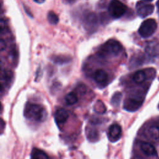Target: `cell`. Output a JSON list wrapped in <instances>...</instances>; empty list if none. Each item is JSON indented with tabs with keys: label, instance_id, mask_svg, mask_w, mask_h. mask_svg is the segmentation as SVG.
I'll return each mask as SVG.
<instances>
[{
	"label": "cell",
	"instance_id": "obj_18",
	"mask_svg": "<svg viewBox=\"0 0 159 159\" xmlns=\"http://www.w3.org/2000/svg\"><path fill=\"white\" fill-rule=\"evenodd\" d=\"M47 20L50 24L56 25L59 21V18L53 11H49L47 14Z\"/></svg>",
	"mask_w": 159,
	"mask_h": 159
},
{
	"label": "cell",
	"instance_id": "obj_20",
	"mask_svg": "<svg viewBox=\"0 0 159 159\" xmlns=\"http://www.w3.org/2000/svg\"><path fill=\"white\" fill-rule=\"evenodd\" d=\"M121 99V94L120 93H116L114 94L112 99V102L114 104H119V103Z\"/></svg>",
	"mask_w": 159,
	"mask_h": 159
},
{
	"label": "cell",
	"instance_id": "obj_14",
	"mask_svg": "<svg viewBox=\"0 0 159 159\" xmlns=\"http://www.w3.org/2000/svg\"><path fill=\"white\" fill-rule=\"evenodd\" d=\"M31 159H48V156L42 150L34 148L31 152Z\"/></svg>",
	"mask_w": 159,
	"mask_h": 159
},
{
	"label": "cell",
	"instance_id": "obj_29",
	"mask_svg": "<svg viewBox=\"0 0 159 159\" xmlns=\"http://www.w3.org/2000/svg\"><path fill=\"white\" fill-rule=\"evenodd\" d=\"M1 109V102H0V109Z\"/></svg>",
	"mask_w": 159,
	"mask_h": 159
},
{
	"label": "cell",
	"instance_id": "obj_25",
	"mask_svg": "<svg viewBox=\"0 0 159 159\" xmlns=\"http://www.w3.org/2000/svg\"><path fill=\"white\" fill-rule=\"evenodd\" d=\"M66 1L70 3H72V2H74L76 0H66Z\"/></svg>",
	"mask_w": 159,
	"mask_h": 159
},
{
	"label": "cell",
	"instance_id": "obj_15",
	"mask_svg": "<svg viewBox=\"0 0 159 159\" xmlns=\"http://www.w3.org/2000/svg\"><path fill=\"white\" fill-rule=\"evenodd\" d=\"M146 51L147 53L152 56V55H155L159 51V44L157 42H150L147 48Z\"/></svg>",
	"mask_w": 159,
	"mask_h": 159
},
{
	"label": "cell",
	"instance_id": "obj_24",
	"mask_svg": "<svg viewBox=\"0 0 159 159\" xmlns=\"http://www.w3.org/2000/svg\"><path fill=\"white\" fill-rule=\"evenodd\" d=\"M33 1H35L37 3H39V4H42L45 1V0H33Z\"/></svg>",
	"mask_w": 159,
	"mask_h": 159
},
{
	"label": "cell",
	"instance_id": "obj_17",
	"mask_svg": "<svg viewBox=\"0 0 159 159\" xmlns=\"http://www.w3.org/2000/svg\"><path fill=\"white\" fill-rule=\"evenodd\" d=\"M65 99L68 104L73 105L78 101V97L74 92H70L66 95Z\"/></svg>",
	"mask_w": 159,
	"mask_h": 159
},
{
	"label": "cell",
	"instance_id": "obj_10",
	"mask_svg": "<svg viewBox=\"0 0 159 159\" xmlns=\"http://www.w3.org/2000/svg\"><path fill=\"white\" fill-rule=\"evenodd\" d=\"M68 112L64 109H57L54 114V117L57 123L61 124H64L68 119Z\"/></svg>",
	"mask_w": 159,
	"mask_h": 159
},
{
	"label": "cell",
	"instance_id": "obj_28",
	"mask_svg": "<svg viewBox=\"0 0 159 159\" xmlns=\"http://www.w3.org/2000/svg\"><path fill=\"white\" fill-rule=\"evenodd\" d=\"M144 1H152L153 0H144Z\"/></svg>",
	"mask_w": 159,
	"mask_h": 159
},
{
	"label": "cell",
	"instance_id": "obj_27",
	"mask_svg": "<svg viewBox=\"0 0 159 159\" xmlns=\"http://www.w3.org/2000/svg\"><path fill=\"white\" fill-rule=\"evenodd\" d=\"M157 6H158V10H159V1H158L157 2Z\"/></svg>",
	"mask_w": 159,
	"mask_h": 159
},
{
	"label": "cell",
	"instance_id": "obj_26",
	"mask_svg": "<svg viewBox=\"0 0 159 159\" xmlns=\"http://www.w3.org/2000/svg\"><path fill=\"white\" fill-rule=\"evenodd\" d=\"M3 89V86L2 85V84L0 83V91H1Z\"/></svg>",
	"mask_w": 159,
	"mask_h": 159
},
{
	"label": "cell",
	"instance_id": "obj_4",
	"mask_svg": "<svg viewBox=\"0 0 159 159\" xmlns=\"http://www.w3.org/2000/svg\"><path fill=\"white\" fill-rule=\"evenodd\" d=\"M109 12L114 18H119L127 11V6L119 0H111L109 5Z\"/></svg>",
	"mask_w": 159,
	"mask_h": 159
},
{
	"label": "cell",
	"instance_id": "obj_3",
	"mask_svg": "<svg viewBox=\"0 0 159 159\" xmlns=\"http://www.w3.org/2000/svg\"><path fill=\"white\" fill-rule=\"evenodd\" d=\"M157 28V23L153 19H148L144 20L139 29V34L143 38L152 36Z\"/></svg>",
	"mask_w": 159,
	"mask_h": 159
},
{
	"label": "cell",
	"instance_id": "obj_2",
	"mask_svg": "<svg viewBox=\"0 0 159 159\" xmlns=\"http://www.w3.org/2000/svg\"><path fill=\"white\" fill-rule=\"evenodd\" d=\"M122 48V45L118 41L109 39L102 45L98 53L102 57H112L118 55Z\"/></svg>",
	"mask_w": 159,
	"mask_h": 159
},
{
	"label": "cell",
	"instance_id": "obj_13",
	"mask_svg": "<svg viewBox=\"0 0 159 159\" xmlns=\"http://www.w3.org/2000/svg\"><path fill=\"white\" fill-rule=\"evenodd\" d=\"M147 134L150 139L157 140L159 139V127L157 125H152L148 128Z\"/></svg>",
	"mask_w": 159,
	"mask_h": 159
},
{
	"label": "cell",
	"instance_id": "obj_8",
	"mask_svg": "<svg viewBox=\"0 0 159 159\" xmlns=\"http://www.w3.org/2000/svg\"><path fill=\"white\" fill-rule=\"evenodd\" d=\"M122 129L121 127L117 124L111 125L108 130V137L112 142H116L121 137Z\"/></svg>",
	"mask_w": 159,
	"mask_h": 159
},
{
	"label": "cell",
	"instance_id": "obj_23",
	"mask_svg": "<svg viewBox=\"0 0 159 159\" xmlns=\"http://www.w3.org/2000/svg\"><path fill=\"white\" fill-rule=\"evenodd\" d=\"M4 128H5V122L1 118H0V134H1L3 132Z\"/></svg>",
	"mask_w": 159,
	"mask_h": 159
},
{
	"label": "cell",
	"instance_id": "obj_16",
	"mask_svg": "<svg viewBox=\"0 0 159 159\" xmlns=\"http://www.w3.org/2000/svg\"><path fill=\"white\" fill-rule=\"evenodd\" d=\"M12 77L13 73L11 70L0 66V80L10 81Z\"/></svg>",
	"mask_w": 159,
	"mask_h": 159
},
{
	"label": "cell",
	"instance_id": "obj_1",
	"mask_svg": "<svg viewBox=\"0 0 159 159\" xmlns=\"http://www.w3.org/2000/svg\"><path fill=\"white\" fill-rule=\"evenodd\" d=\"M24 116L29 120L41 122L45 119L46 112L41 105L30 102L25 106Z\"/></svg>",
	"mask_w": 159,
	"mask_h": 159
},
{
	"label": "cell",
	"instance_id": "obj_9",
	"mask_svg": "<svg viewBox=\"0 0 159 159\" xmlns=\"http://www.w3.org/2000/svg\"><path fill=\"white\" fill-rule=\"evenodd\" d=\"M84 25L88 30H93V29H95L98 24V20L96 14L93 12L88 14L84 18Z\"/></svg>",
	"mask_w": 159,
	"mask_h": 159
},
{
	"label": "cell",
	"instance_id": "obj_19",
	"mask_svg": "<svg viewBox=\"0 0 159 159\" xmlns=\"http://www.w3.org/2000/svg\"><path fill=\"white\" fill-rule=\"evenodd\" d=\"M53 60L55 63H58V64H62V63H68L70 59L65 56H55L53 58Z\"/></svg>",
	"mask_w": 159,
	"mask_h": 159
},
{
	"label": "cell",
	"instance_id": "obj_21",
	"mask_svg": "<svg viewBox=\"0 0 159 159\" xmlns=\"http://www.w3.org/2000/svg\"><path fill=\"white\" fill-rule=\"evenodd\" d=\"M7 28V23L5 20L1 19H0V32H4Z\"/></svg>",
	"mask_w": 159,
	"mask_h": 159
},
{
	"label": "cell",
	"instance_id": "obj_6",
	"mask_svg": "<svg viewBox=\"0 0 159 159\" xmlns=\"http://www.w3.org/2000/svg\"><path fill=\"white\" fill-rule=\"evenodd\" d=\"M136 10L138 16L142 18H144L153 13L154 6L151 4L144 2H138L136 4Z\"/></svg>",
	"mask_w": 159,
	"mask_h": 159
},
{
	"label": "cell",
	"instance_id": "obj_5",
	"mask_svg": "<svg viewBox=\"0 0 159 159\" xmlns=\"http://www.w3.org/2000/svg\"><path fill=\"white\" fill-rule=\"evenodd\" d=\"M155 75V70L153 68H148L145 70H140L135 72L133 76V80L139 84L144 82L148 77L152 79Z\"/></svg>",
	"mask_w": 159,
	"mask_h": 159
},
{
	"label": "cell",
	"instance_id": "obj_11",
	"mask_svg": "<svg viewBox=\"0 0 159 159\" xmlns=\"http://www.w3.org/2000/svg\"><path fill=\"white\" fill-rule=\"evenodd\" d=\"M140 147L142 151L147 156H155L157 153L155 147L149 142H142Z\"/></svg>",
	"mask_w": 159,
	"mask_h": 159
},
{
	"label": "cell",
	"instance_id": "obj_7",
	"mask_svg": "<svg viewBox=\"0 0 159 159\" xmlns=\"http://www.w3.org/2000/svg\"><path fill=\"white\" fill-rule=\"evenodd\" d=\"M143 99L138 96H131L124 102V107L129 111H134L137 109L142 104Z\"/></svg>",
	"mask_w": 159,
	"mask_h": 159
},
{
	"label": "cell",
	"instance_id": "obj_22",
	"mask_svg": "<svg viewBox=\"0 0 159 159\" xmlns=\"http://www.w3.org/2000/svg\"><path fill=\"white\" fill-rule=\"evenodd\" d=\"M6 46L7 45L6 42L3 39H0V52L5 50V48H6Z\"/></svg>",
	"mask_w": 159,
	"mask_h": 159
},
{
	"label": "cell",
	"instance_id": "obj_30",
	"mask_svg": "<svg viewBox=\"0 0 159 159\" xmlns=\"http://www.w3.org/2000/svg\"><path fill=\"white\" fill-rule=\"evenodd\" d=\"M158 107H159V106H158Z\"/></svg>",
	"mask_w": 159,
	"mask_h": 159
},
{
	"label": "cell",
	"instance_id": "obj_12",
	"mask_svg": "<svg viewBox=\"0 0 159 159\" xmlns=\"http://www.w3.org/2000/svg\"><path fill=\"white\" fill-rule=\"evenodd\" d=\"M108 75L107 73L102 70V69H98L95 73H94V80L98 83H104L107 81Z\"/></svg>",
	"mask_w": 159,
	"mask_h": 159
}]
</instances>
